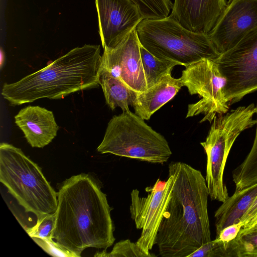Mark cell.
<instances>
[{"instance_id":"obj_2","label":"cell","mask_w":257,"mask_h":257,"mask_svg":"<svg viewBox=\"0 0 257 257\" xmlns=\"http://www.w3.org/2000/svg\"><path fill=\"white\" fill-rule=\"evenodd\" d=\"M175 182L155 244L163 257H189L210 241L209 193L201 172L181 162L169 164Z\"/></svg>"},{"instance_id":"obj_10","label":"cell","mask_w":257,"mask_h":257,"mask_svg":"<svg viewBox=\"0 0 257 257\" xmlns=\"http://www.w3.org/2000/svg\"><path fill=\"white\" fill-rule=\"evenodd\" d=\"M175 177L169 172L166 181L159 178L152 186L146 188V196H141L140 191L133 189L131 193L130 211L131 218L141 234L136 241L146 252L150 251L155 244L157 232L173 188Z\"/></svg>"},{"instance_id":"obj_28","label":"cell","mask_w":257,"mask_h":257,"mask_svg":"<svg viewBox=\"0 0 257 257\" xmlns=\"http://www.w3.org/2000/svg\"><path fill=\"white\" fill-rule=\"evenodd\" d=\"M257 216V196L246 213L240 220L242 227L248 224Z\"/></svg>"},{"instance_id":"obj_29","label":"cell","mask_w":257,"mask_h":257,"mask_svg":"<svg viewBox=\"0 0 257 257\" xmlns=\"http://www.w3.org/2000/svg\"><path fill=\"white\" fill-rule=\"evenodd\" d=\"M5 62V53L3 49H1L0 52V67L2 68Z\"/></svg>"},{"instance_id":"obj_25","label":"cell","mask_w":257,"mask_h":257,"mask_svg":"<svg viewBox=\"0 0 257 257\" xmlns=\"http://www.w3.org/2000/svg\"><path fill=\"white\" fill-rule=\"evenodd\" d=\"M32 239L45 251L53 256L78 257L72 252L59 245L53 239L32 237Z\"/></svg>"},{"instance_id":"obj_11","label":"cell","mask_w":257,"mask_h":257,"mask_svg":"<svg viewBox=\"0 0 257 257\" xmlns=\"http://www.w3.org/2000/svg\"><path fill=\"white\" fill-rule=\"evenodd\" d=\"M257 27V0H229L208 35L221 54Z\"/></svg>"},{"instance_id":"obj_8","label":"cell","mask_w":257,"mask_h":257,"mask_svg":"<svg viewBox=\"0 0 257 257\" xmlns=\"http://www.w3.org/2000/svg\"><path fill=\"white\" fill-rule=\"evenodd\" d=\"M179 78L183 86H186L191 95L198 94L202 98L189 104L186 118L203 113L200 121L212 122L217 114L228 112L229 105L226 99L225 78L221 74L217 64L204 59L185 66Z\"/></svg>"},{"instance_id":"obj_21","label":"cell","mask_w":257,"mask_h":257,"mask_svg":"<svg viewBox=\"0 0 257 257\" xmlns=\"http://www.w3.org/2000/svg\"><path fill=\"white\" fill-rule=\"evenodd\" d=\"M256 131L252 147L241 164L232 172L235 190L241 189L257 183V105Z\"/></svg>"},{"instance_id":"obj_24","label":"cell","mask_w":257,"mask_h":257,"mask_svg":"<svg viewBox=\"0 0 257 257\" xmlns=\"http://www.w3.org/2000/svg\"><path fill=\"white\" fill-rule=\"evenodd\" d=\"M55 222V213L46 214L37 218L36 224L31 227H24L32 237L53 239L52 232Z\"/></svg>"},{"instance_id":"obj_16","label":"cell","mask_w":257,"mask_h":257,"mask_svg":"<svg viewBox=\"0 0 257 257\" xmlns=\"http://www.w3.org/2000/svg\"><path fill=\"white\" fill-rule=\"evenodd\" d=\"M182 86L180 78H174L171 74L165 75L156 84L138 93L133 106L135 113L144 120L149 119L177 94Z\"/></svg>"},{"instance_id":"obj_5","label":"cell","mask_w":257,"mask_h":257,"mask_svg":"<svg viewBox=\"0 0 257 257\" xmlns=\"http://www.w3.org/2000/svg\"><path fill=\"white\" fill-rule=\"evenodd\" d=\"M0 181L26 212L37 218L55 213L57 193L39 166L21 149L0 144Z\"/></svg>"},{"instance_id":"obj_27","label":"cell","mask_w":257,"mask_h":257,"mask_svg":"<svg viewBox=\"0 0 257 257\" xmlns=\"http://www.w3.org/2000/svg\"><path fill=\"white\" fill-rule=\"evenodd\" d=\"M223 256V249L220 243L215 239L204 244L189 257Z\"/></svg>"},{"instance_id":"obj_14","label":"cell","mask_w":257,"mask_h":257,"mask_svg":"<svg viewBox=\"0 0 257 257\" xmlns=\"http://www.w3.org/2000/svg\"><path fill=\"white\" fill-rule=\"evenodd\" d=\"M226 4L225 0H175L170 16L188 30L208 34Z\"/></svg>"},{"instance_id":"obj_19","label":"cell","mask_w":257,"mask_h":257,"mask_svg":"<svg viewBox=\"0 0 257 257\" xmlns=\"http://www.w3.org/2000/svg\"><path fill=\"white\" fill-rule=\"evenodd\" d=\"M140 54L147 88L157 83L165 75L171 74L173 68L180 63L159 58L140 44Z\"/></svg>"},{"instance_id":"obj_18","label":"cell","mask_w":257,"mask_h":257,"mask_svg":"<svg viewBox=\"0 0 257 257\" xmlns=\"http://www.w3.org/2000/svg\"><path fill=\"white\" fill-rule=\"evenodd\" d=\"M99 84L102 87L106 103L112 110L117 107L122 111L130 110L128 106H133L139 93L102 68Z\"/></svg>"},{"instance_id":"obj_1","label":"cell","mask_w":257,"mask_h":257,"mask_svg":"<svg viewBox=\"0 0 257 257\" xmlns=\"http://www.w3.org/2000/svg\"><path fill=\"white\" fill-rule=\"evenodd\" d=\"M111 209L94 178L84 173L72 176L57 193L52 238L78 257L88 247L106 250L115 239Z\"/></svg>"},{"instance_id":"obj_9","label":"cell","mask_w":257,"mask_h":257,"mask_svg":"<svg viewBox=\"0 0 257 257\" xmlns=\"http://www.w3.org/2000/svg\"><path fill=\"white\" fill-rule=\"evenodd\" d=\"M214 61L225 78L226 99L230 106L257 90V27Z\"/></svg>"},{"instance_id":"obj_17","label":"cell","mask_w":257,"mask_h":257,"mask_svg":"<svg viewBox=\"0 0 257 257\" xmlns=\"http://www.w3.org/2000/svg\"><path fill=\"white\" fill-rule=\"evenodd\" d=\"M257 196V183L246 188L235 190L234 194L215 211L216 234L224 228L240 222Z\"/></svg>"},{"instance_id":"obj_12","label":"cell","mask_w":257,"mask_h":257,"mask_svg":"<svg viewBox=\"0 0 257 257\" xmlns=\"http://www.w3.org/2000/svg\"><path fill=\"white\" fill-rule=\"evenodd\" d=\"M136 29L114 47L105 48L102 68L138 92L147 89Z\"/></svg>"},{"instance_id":"obj_15","label":"cell","mask_w":257,"mask_h":257,"mask_svg":"<svg viewBox=\"0 0 257 257\" xmlns=\"http://www.w3.org/2000/svg\"><path fill=\"white\" fill-rule=\"evenodd\" d=\"M15 120L33 148H42L49 144L59 130L53 112L39 106L29 105L21 109Z\"/></svg>"},{"instance_id":"obj_22","label":"cell","mask_w":257,"mask_h":257,"mask_svg":"<svg viewBox=\"0 0 257 257\" xmlns=\"http://www.w3.org/2000/svg\"><path fill=\"white\" fill-rule=\"evenodd\" d=\"M132 1L137 5L144 19H161L167 18L173 5L170 0Z\"/></svg>"},{"instance_id":"obj_7","label":"cell","mask_w":257,"mask_h":257,"mask_svg":"<svg viewBox=\"0 0 257 257\" xmlns=\"http://www.w3.org/2000/svg\"><path fill=\"white\" fill-rule=\"evenodd\" d=\"M253 103L216 115L204 142L200 143L207 156L205 181L212 200L223 202L228 198L223 173L229 153L237 137L256 124Z\"/></svg>"},{"instance_id":"obj_23","label":"cell","mask_w":257,"mask_h":257,"mask_svg":"<svg viewBox=\"0 0 257 257\" xmlns=\"http://www.w3.org/2000/svg\"><path fill=\"white\" fill-rule=\"evenodd\" d=\"M98 257H152L156 256L146 252L136 242L129 239L121 240L116 242L112 249L107 252L106 249L97 252L94 255Z\"/></svg>"},{"instance_id":"obj_30","label":"cell","mask_w":257,"mask_h":257,"mask_svg":"<svg viewBox=\"0 0 257 257\" xmlns=\"http://www.w3.org/2000/svg\"><path fill=\"white\" fill-rule=\"evenodd\" d=\"M257 222V216H255L251 221H250L248 224H247L246 225H245V226H244L243 227H247V226H249L250 225H252V224H253L254 223H255V222Z\"/></svg>"},{"instance_id":"obj_26","label":"cell","mask_w":257,"mask_h":257,"mask_svg":"<svg viewBox=\"0 0 257 257\" xmlns=\"http://www.w3.org/2000/svg\"><path fill=\"white\" fill-rule=\"evenodd\" d=\"M241 227L240 222L234 223L224 228L216 236L215 239L220 243L223 248L224 256H226V250L228 244L235 238Z\"/></svg>"},{"instance_id":"obj_6","label":"cell","mask_w":257,"mask_h":257,"mask_svg":"<svg viewBox=\"0 0 257 257\" xmlns=\"http://www.w3.org/2000/svg\"><path fill=\"white\" fill-rule=\"evenodd\" d=\"M97 151L161 164L172 154L164 137L130 110L123 111L109 120Z\"/></svg>"},{"instance_id":"obj_4","label":"cell","mask_w":257,"mask_h":257,"mask_svg":"<svg viewBox=\"0 0 257 257\" xmlns=\"http://www.w3.org/2000/svg\"><path fill=\"white\" fill-rule=\"evenodd\" d=\"M136 29L140 43L151 54L184 66L204 59L214 61L221 55L207 34L188 30L170 16L143 19Z\"/></svg>"},{"instance_id":"obj_20","label":"cell","mask_w":257,"mask_h":257,"mask_svg":"<svg viewBox=\"0 0 257 257\" xmlns=\"http://www.w3.org/2000/svg\"><path fill=\"white\" fill-rule=\"evenodd\" d=\"M226 256L257 257V222L241 227L235 238L228 244Z\"/></svg>"},{"instance_id":"obj_13","label":"cell","mask_w":257,"mask_h":257,"mask_svg":"<svg viewBox=\"0 0 257 257\" xmlns=\"http://www.w3.org/2000/svg\"><path fill=\"white\" fill-rule=\"evenodd\" d=\"M103 48L122 41L144 19L132 0H95Z\"/></svg>"},{"instance_id":"obj_3","label":"cell","mask_w":257,"mask_h":257,"mask_svg":"<svg viewBox=\"0 0 257 257\" xmlns=\"http://www.w3.org/2000/svg\"><path fill=\"white\" fill-rule=\"evenodd\" d=\"M101 68L100 46L85 44L17 82L5 83L1 93L13 106L44 98L62 99L98 87Z\"/></svg>"}]
</instances>
